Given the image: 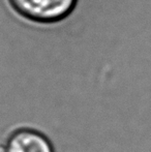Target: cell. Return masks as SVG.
Segmentation results:
<instances>
[{"label":"cell","mask_w":151,"mask_h":152,"mask_svg":"<svg viewBox=\"0 0 151 152\" xmlns=\"http://www.w3.org/2000/svg\"><path fill=\"white\" fill-rule=\"evenodd\" d=\"M16 14L25 20L39 24L63 21L71 15L78 0H7Z\"/></svg>","instance_id":"cell-1"},{"label":"cell","mask_w":151,"mask_h":152,"mask_svg":"<svg viewBox=\"0 0 151 152\" xmlns=\"http://www.w3.org/2000/svg\"><path fill=\"white\" fill-rule=\"evenodd\" d=\"M6 149L7 152H54L44 134L29 128L15 132L8 139Z\"/></svg>","instance_id":"cell-2"},{"label":"cell","mask_w":151,"mask_h":152,"mask_svg":"<svg viewBox=\"0 0 151 152\" xmlns=\"http://www.w3.org/2000/svg\"><path fill=\"white\" fill-rule=\"evenodd\" d=\"M0 152H7V149H6V146L0 144Z\"/></svg>","instance_id":"cell-3"}]
</instances>
